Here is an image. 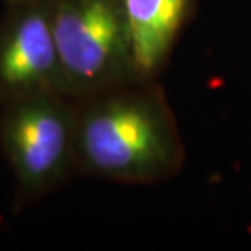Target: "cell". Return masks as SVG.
<instances>
[{"mask_svg":"<svg viewBox=\"0 0 251 251\" xmlns=\"http://www.w3.org/2000/svg\"><path fill=\"white\" fill-rule=\"evenodd\" d=\"M191 0H124L134 59L140 77L152 80L172 51Z\"/></svg>","mask_w":251,"mask_h":251,"instance_id":"5b68a950","label":"cell"},{"mask_svg":"<svg viewBox=\"0 0 251 251\" xmlns=\"http://www.w3.org/2000/svg\"><path fill=\"white\" fill-rule=\"evenodd\" d=\"M13 2H20V0H5V3H13Z\"/></svg>","mask_w":251,"mask_h":251,"instance_id":"8992f818","label":"cell"},{"mask_svg":"<svg viewBox=\"0 0 251 251\" xmlns=\"http://www.w3.org/2000/svg\"><path fill=\"white\" fill-rule=\"evenodd\" d=\"M46 93L67 95L49 0L7 3L0 20V106Z\"/></svg>","mask_w":251,"mask_h":251,"instance_id":"277c9868","label":"cell"},{"mask_svg":"<svg viewBox=\"0 0 251 251\" xmlns=\"http://www.w3.org/2000/svg\"><path fill=\"white\" fill-rule=\"evenodd\" d=\"M77 172L126 184L175 176L184 145L163 90L137 80L75 100Z\"/></svg>","mask_w":251,"mask_h":251,"instance_id":"6da1fadb","label":"cell"},{"mask_svg":"<svg viewBox=\"0 0 251 251\" xmlns=\"http://www.w3.org/2000/svg\"><path fill=\"white\" fill-rule=\"evenodd\" d=\"M64 90L78 100L140 77L124 0H49Z\"/></svg>","mask_w":251,"mask_h":251,"instance_id":"7a4b0ae2","label":"cell"},{"mask_svg":"<svg viewBox=\"0 0 251 251\" xmlns=\"http://www.w3.org/2000/svg\"><path fill=\"white\" fill-rule=\"evenodd\" d=\"M0 152L17 184V205L49 193L77 172L75 100L46 93L0 106Z\"/></svg>","mask_w":251,"mask_h":251,"instance_id":"3957f363","label":"cell"}]
</instances>
